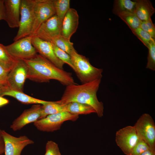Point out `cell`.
<instances>
[{
  "mask_svg": "<svg viewBox=\"0 0 155 155\" xmlns=\"http://www.w3.org/2000/svg\"><path fill=\"white\" fill-rule=\"evenodd\" d=\"M23 60L28 68L27 79L40 82H46L54 80L66 86L76 84L71 73L58 68L40 54Z\"/></svg>",
  "mask_w": 155,
  "mask_h": 155,
  "instance_id": "6da1fadb",
  "label": "cell"
},
{
  "mask_svg": "<svg viewBox=\"0 0 155 155\" xmlns=\"http://www.w3.org/2000/svg\"><path fill=\"white\" fill-rule=\"evenodd\" d=\"M101 79L80 85L67 86L61 99L56 102L62 105L73 102L86 104L94 108L98 117H102L103 115V104L98 100L97 96Z\"/></svg>",
  "mask_w": 155,
  "mask_h": 155,
  "instance_id": "7a4b0ae2",
  "label": "cell"
},
{
  "mask_svg": "<svg viewBox=\"0 0 155 155\" xmlns=\"http://www.w3.org/2000/svg\"><path fill=\"white\" fill-rule=\"evenodd\" d=\"M70 55L74 71L82 84L101 79L102 69L92 66L85 56L78 53L75 49L71 51Z\"/></svg>",
  "mask_w": 155,
  "mask_h": 155,
  "instance_id": "3957f363",
  "label": "cell"
},
{
  "mask_svg": "<svg viewBox=\"0 0 155 155\" xmlns=\"http://www.w3.org/2000/svg\"><path fill=\"white\" fill-rule=\"evenodd\" d=\"M34 0H21L19 29L14 41L30 36L34 24Z\"/></svg>",
  "mask_w": 155,
  "mask_h": 155,
  "instance_id": "277c9868",
  "label": "cell"
},
{
  "mask_svg": "<svg viewBox=\"0 0 155 155\" xmlns=\"http://www.w3.org/2000/svg\"><path fill=\"white\" fill-rule=\"evenodd\" d=\"M79 115L63 111L49 115L39 119L34 123V125L39 130L52 132L60 129L61 125L67 121H76Z\"/></svg>",
  "mask_w": 155,
  "mask_h": 155,
  "instance_id": "5b68a950",
  "label": "cell"
},
{
  "mask_svg": "<svg viewBox=\"0 0 155 155\" xmlns=\"http://www.w3.org/2000/svg\"><path fill=\"white\" fill-rule=\"evenodd\" d=\"M134 126L139 137L155 150V124L150 115L142 114Z\"/></svg>",
  "mask_w": 155,
  "mask_h": 155,
  "instance_id": "8992f818",
  "label": "cell"
},
{
  "mask_svg": "<svg viewBox=\"0 0 155 155\" xmlns=\"http://www.w3.org/2000/svg\"><path fill=\"white\" fill-rule=\"evenodd\" d=\"M32 36H29L22 38L5 46L9 54L18 60L31 59L37 54L32 43Z\"/></svg>",
  "mask_w": 155,
  "mask_h": 155,
  "instance_id": "52a82bcc",
  "label": "cell"
},
{
  "mask_svg": "<svg viewBox=\"0 0 155 155\" xmlns=\"http://www.w3.org/2000/svg\"><path fill=\"white\" fill-rule=\"evenodd\" d=\"M34 21L30 36H33L40 26L55 14L53 0H34Z\"/></svg>",
  "mask_w": 155,
  "mask_h": 155,
  "instance_id": "ba28073f",
  "label": "cell"
},
{
  "mask_svg": "<svg viewBox=\"0 0 155 155\" xmlns=\"http://www.w3.org/2000/svg\"><path fill=\"white\" fill-rule=\"evenodd\" d=\"M140 138L134 126H128L117 131L115 142L124 154L130 155Z\"/></svg>",
  "mask_w": 155,
  "mask_h": 155,
  "instance_id": "9c48e42d",
  "label": "cell"
},
{
  "mask_svg": "<svg viewBox=\"0 0 155 155\" xmlns=\"http://www.w3.org/2000/svg\"><path fill=\"white\" fill-rule=\"evenodd\" d=\"M28 68L25 62L18 60L9 72L7 83L9 88L17 91L23 92L26 80L27 79Z\"/></svg>",
  "mask_w": 155,
  "mask_h": 155,
  "instance_id": "30bf717a",
  "label": "cell"
},
{
  "mask_svg": "<svg viewBox=\"0 0 155 155\" xmlns=\"http://www.w3.org/2000/svg\"><path fill=\"white\" fill-rule=\"evenodd\" d=\"M5 145L4 155H21L23 149L34 142L26 135L14 137L2 130Z\"/></svg>",
  "mask_w": 155,
  "mask_h": 155,
  "instance_id": "8fae6325",
  "label": "cell"
},
{
  "mask_svg": "<svg viewBox=\"0 0 155 155\" xmlns=\"http://www.w3.org/2000/svg\"><path fill=\"white\" fill-rule=\"evenodd\" d=\"M62 24V21L55 14L43 22L33 36L50 42L53 38L61 34Z\"/></svg>",
  "mask_w": 155,
  "mask_h": 155,
  "instance_id": "7c38bea8",
  "label": "cell"
},
{
  "mask_svg": "<svg viewBox=\"0 0 155 155\" xmlns=\"http://www.w3.org/2000/svg\"><path fill=\"white\" fill-rule=\"evenodd\" d=\"M32 43L37 52L58 68L63 69L65 63L55 55L51 43L36 36H32Z\"/></svg>",
  "mask_w": 155,
  "mask_h": 155,
  "instance_id": "4fadbf2b",
  "label": "cell"
},
{
  "mask_svg": "<svg viewBox=\"0 0 155 155\" xmlns=\"http://www.w3.org/2000/svg\"><path fill=\"white\" fill-rule=\"evenodd\" d=\"M42 105L36 104L30 108L25 110L22 114L15 119L11 125L10 128L14 131L21 130L26 125L34 123L40 119L41 114Z\"/></svg>",
  "mask_w": 155,
  "mask_h": 155,
  "instance_id": "5bb4252c",
  "label": "cell"
},
{
  "mask_svg": "<svg viewBox=\"0 0 155 155\" xmlns=\"http://www.w3.org/2000/svg\"><path fill=\"white\" fill-rule=\"evenodd\" d=\"M21 0H4L5 20L11 28L19 27Z\"/></svg>",
  "mask_w": 155,
  "mask_h": 155,
  "instance_id": "9a60e30c",
  "label": "cell"
},
{
  "mask_svg": "<svg viewBox=\"0 0 155 155\" xmlns=\"http://www.w3.org/2000/svg\"><path fill=\"white\" fill-rule=\"evenodd\" d=\"M79 19L77 11L74 9L70 8L62 20L61 35L70 40L78 28Z\"/></svg>",
  "mask_w": 155,
  "mask_h": 155,
  "instance_id": "2e32d148",
  "label": "cell"
},
{
  "mask_svg": "<svg viewBox=\"0 0 155 155\" xmlns=\"http://www.w3.org/2000/svg\"><path fill=\"white\" fill-rule=\"evenodd\" d=\"M8 96L13 97L24 104H36L43 105L48 103L46 101L30 96L22 92L11 89L7 86L4 87L0 91V96Z\"/></svg>",
  "mask_w": 155,
  "mask_h": 155,
  "instance_id": "e0dca14e",
  "label": "cell"
},
{
  "mask_svg": "<svg viewBox=\"0 0 155 155\" xmlns=\"http://www.w3.org/2000/svg\"><path fill=\"white\" fill-rule=\"evenodd\" d=\"M134 13L141 22L147 21L151 18L155 10L151 1L148 0H137Z\"/></svg>",
  "mask_w": 155,
  "mask_h": 155,
  "instance_id": "ac0fdd59",
  "label": "cell"
},
{
  "mask_svg": "<svg viewBox=\"0 0 155 155\" xmlns=\"http://www.w3.org/2000/svg\"><path fill=\"white\" fill-rule=\"evenodd\" d=\"M62 105L64 111L74 115H87L96 113L93 108L85 104L73 102Z\"/></svg>",
  "mask_w": 155,
  "mask_h": 155,
  "instance_id": "d6986e66",
  "label": "cell"
},
{
  "mask_svg": "<svg viewBox=\"0 0 155 155\" xmlns=\"http://www.w3.org/2000/svg\"><path fill=\"white\" fill-rule=\"evenodd\" d=\"M136 1L130 0H116L114 1L113 12L118 16L125 12H134Z\"/></svg>",
  "mask_w": 155,
  "mask_h": 155,
  "instance_id": "ffe728a7",
  "label": "cell"
},
{
  "mask_svg": "<svg viewBox=\"0 0 155 155\" xmlns=\"http://www.w3.org/2000/svg\"><path fill=\"white\" fill-rule=\"evenodd\" d=\"M11 56L5 46L0 43V65L9 72L18 61Z\"/></svg>",
  "mask_w": 155,
  "mask_h": 155,
  "instance_id": "44dd1931",
  "label": "cell"
},
{
  "mask_svg": "<svg viewBox=\"0 0 155 155\" xmlns=\"http://www.w3.org/2000/svg\"><path fill=\"white\" fill-rule=\"evenodd\" d=\"M63 111H64L63 105L57 104L55 101H49L46 104L42 105L41 116L40 119L43 118L49 115Z\"/></svg>",
  "mask_w": 155,
  "mask_h": 155,
  "instance_id": "7402d4cb",
  "label": "cell"
},
{
  "mask_svg": "<svg viewBox=\"0 0 155 155\" xmlns=\"http://www.w3.org/2000/svg\"><path fill=\"white\" fill-rule=\"evenodd\" d=\"M128 25L131 31L140 27L141 21L134 12H125L118 16Z\"/></svg>",
  "mask_w": 155,
  "mask_h": 155,
  "instance_id": "603a6c76",
  "label": "cell"
},
{
  "mask_svg": "<svg viewBox=\"0 0 155 155\" xmlns=\"http://www.w3.org/2000/svg\"><path fill=\"white\" fill-rule=\"evenodd\" d=\"M50 42L54 44L69 55L71 51L75 49L73 43L61 34L53 38Z\"/></svg>",
  "mask_w": 155,
  "mask_h": 155,
  "instance_id": "cb8c5ba5",
  "label": "cell"
},
{
  "mask_svg": "<svg viewBox=\"0 0 155 155\" xmlns=\"http://www.w3.org/2000/svg\"><path fill=\"white\" fill-rule=\"evenodd\" d=\"M55 14L61 21L70 8L69 0H53Z\"/></svg>",
  "mask_w": 155,
  "mask_h": 155,
  "instance_id": "d4e9b609",
  "label": "cell"
},
{
  "mask_svg": "<svg viewBox=\"0 0 155 155\" xmlns=\"http://www.w3.org/2000/svg\"><path fill=\"white\" fill-rule=\"evenodd\" d=\"M51 43L52 44L54 53L56 56L65 63H66L74 71V67L72 64L70 55L58 48L54 44Z\"/></svg>",
  "mask_w": 155,
  "mask_h": 155,
  "instance_id": "484cf974",
  "label": "cell"
},
{
  "mask_svg": "<svg viewBox=\"0 0 155 155\" xmlns=\"http://www.w3.org/2000/svg\"><path fill=\"white\" fill-rule=\"evenodd\" d=\"M148 48V54L146 68L155 70V40L154 39L150 43Z\"/></svg>",
  "mask_w": 155,
  "mask_h": 155,
  "instance_id": "4316f807",
  "label": "cell"
},
{
  "mask_svg": "<svg viewBox=\"0 0 155 155\" xmlns=\"http://www.w3.org/2000/svg\"><path fill=\"white\" fill-rule=\"evenodd\" d=\"M132 32L147 48L151 42L155 39L152 38L148 33L140 27L137 28Z\"/></svg>",
  "mask_w": 155,
  "mask_h": 155,
  "instance_id": "83f0119b",
  "label": "cell"
},
{
  "mask_svg": "<svg viewBox=\"0 0 155 155\" xmlns=\"http://www.w3.org/2000/svg\"><path fill=\"white\" fill-rule=\"evenodd\" d=\"M151 149L148 145L140 138L131 151L130 155H140L146 151Z\"/></svg>",
  "mask_w": 155,
  "mask_h": 155,
  "instance_id": "f1b7e54d",
  "label": "cell"
},
{
  "mask_svg": "<svg viewBox=\"0 0 155 155\" xmlns=\"http://www.w3.org/2000/svg\"><path fill=\"white\" fill-rule=\"evenodd\" d=\"M44 155H61L58 144L51 141H48L46 144Z\"/></svg>",
  "mask_w": 155,
  "mask_h": 155,
  "instance_id": "f546056e",
  "label": "cell"
},
{
  "mask_svg": "<svg viewBox=\"0 0 155 155\" xmlns=\"http://www.w3.org/2000/svg\"><path fill=\"white\" fill-rule=\"evenodd\" d=\"M140 27L148 33L152 37L155 38V27L151 19L145 21L141 22Z\"/></svg>",
  "mask_w": 155,
  "mask_h": 155,
  "instance_id": "4dcf8cb0",
  "label": "cell"
},
{
  "mask_svg": "<svg viewBox=\"0 0 155 155\" xmlns=\"http://www.w3.org/2000/svg\"><path fill=\"white\" fill-rule=\"evenodd\" d=\"M9 72L0 65V83L7 85V79Z\"/></svg>",
  "mask_w": 155,
  "mask_h": 155,
  "instance_id": "1f68e13d",
  "label": "cell"
},
{
  "mask_svg": "<svg viewBox=\"0 0 155 155\" xmlns=\"http://www.w3.org/2000/svg\"><path fill=\"white\" fill-rule=\"evenodd\" d=\"M5 19L4 0H0V20Z\"/></svg>",
  "mask_w": 155,
  "mask_h": 155,
  "instance_id": "d6a6232c",
  "label": "cell"
},
{
  "mask_svg": "<svg viewBox=\"0 0 155 155\" xmlns=\"http://www.w3.org/2000/svg\"><path fill=\"white\" fill-rule=\"evenodd\" d=\"M5 152V145L2 134V130L0 129V155Z\"/></svg>",
  "mask_w": 155,
  "mask_h": 155,
  "instance_id": "836d02e7",
  "label": "cell"
},
{
  "mask_svg": "<svg viewBox=\"0 0 155 155\" xmlns=\"http://www.w3.org/2000/svg\"><path fill=\"white\" fill-rule=\"evenodd\" d=\"M9 102L8 100L0 96V107L8 104Z\"/></svg>",
  "mask_w": 155,
  "mask_h": 155,
  "instance_id": "e575fe53",
  "label": "cell"
},
{
  "mask_svg": "<svg viewBox=\"0 0 155 155\" xmlns=\"http://www.w3.org/2000/svg\"><path fill=\"white\" fill-rule=\"evenodd\" d=\"M140 155H155V150L150 149L143 153Z\"/></svg>",
  "mask_w": 155,
  "mask_h": 155,
  "instance_id": "d590c367",
  "label": "cell"
},
{
  "mask_svg": "<svg viewBox=\"0 0 155 155\" xmlns=\"http://www.w3.org/2000/svg\"><path fill=\"white\" fill-rule=\"evenodd\" d=\"M6 86H7L0 83V91L4 87Z\"/></svg>",
  "mask_w": 155,
  "mask_h": 155,
  "instance_id": "8d00e7d4",
  "label": "cell"
}]
</instances>
